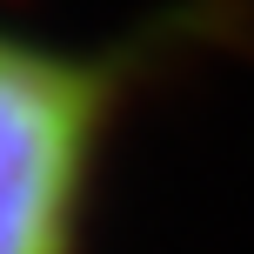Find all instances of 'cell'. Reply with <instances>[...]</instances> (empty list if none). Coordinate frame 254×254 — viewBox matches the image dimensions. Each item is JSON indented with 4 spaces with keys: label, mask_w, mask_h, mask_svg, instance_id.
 <instances>
[{
    "label": "cell",
    "mask_w": 254,
    "mask_h": 254,
    "mask_svg": "<svg viewBox=\"0 0 254 254\" xmlns=\"http://www.w3.org/2000/svg\"><path fill=\"white\" fill-rule=\"evenodd\" d=\"M127 67L0 27V254H74Z\"/></svg>",
    "instance_id": "cell-1"
}]
</instances>
